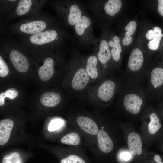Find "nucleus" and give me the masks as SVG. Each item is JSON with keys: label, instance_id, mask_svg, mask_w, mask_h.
Returning a JSON list of instances; mask_svg holds the SVG:
<instances>
[{"label": "nucleus", "instance_id": "bb28decb", "mask_svg": "<svg viewBox=\"0 0 163 163\" xmlns=\"http://www.w3.org/2000/svg\"><path fill=\"white\" fill-rule=\"evenodd\" d=\"M9 72L8 66L1 55L0 56V77L4 78L7 76Z\"/></svg>", "mask_w": 163, "mask_h": 163}, {"label": "nucleus", "instance_id": "1a4fd4ad", "mask_svg": "<svg viewBox=\"0 0 163 163\" xmlns=\"http://www.w3.org/2000/svg\"><path fill=\"white\" fill-rule=\"evenodd\" d=\"M111 49L108 41L101 34L94 45L93 53L97 58L105 76L113 74L109 63L112 60Z\"/></svg>", "mask_w": 163, "mask_h": 163}, {"label": "nucleus", "instance_id": "6ab92c4d", "mask_svg": "<svg viewBox=\"0 0 163 163\" xmlns=\"http://www.w3.org/2000/svg\"><path fill=\"white\" fill-rule=\"evenodd\" d=\"M97 137L100 150L105 153L110 152L113 148V143L107 133L103 130H100L97 133Z\"/></svg>", "mask_w": 163, "mask_h": 163}, {"label": "nucleus", "instance_id": "e433bc0d", "mask_svg": "<svg viewBox=\"0 0 163 163\" xmlns=\"http://www.w3.org/2000/svg\"><path fill=\"white\" fill-rule=\"evenodd\" d=\"M162 107H161V114H162V116L163 117V102H162Z\"/></svg>", "mask_w": 163, "mask_h": 163}, {"label": "nucleus", "instance_id": "5701e85b", "mask_svg": "<svg viewBox=\"0 0 163 163\" xmlns=\"http://www.w3.org/2000/svg\"><path fill=\"white\" fill-rule=\"evenodd\" d=\"M19 94L18 90L14 88H10L7 89L5 91L0 93V106H3L5 103V100L8 99L14 100L18 97Z\"/></svg>", "mask_w": 163, "mask_h": 163}, {"label": "nucleus", "instance_id": "7c9ffc66", "mask_svg": "<svg viewBox=\"0 0 163 163\" xmlns=\"http://www.w3.org/2000/svg\"><path fill=\"white\" fill-rule=\"evenodd\" d=\"M118 157L119 160L121 161H127L130 160L132 157V155L130 152L123 151L119 152Z\"/></svg>", "mask_w": 163, "mask_h": 163}, {"label": "nucleus", "instance_id": "9b49d317", "mask_svg": "<svg viewBox=\"0 0 163 163\" xmlns=\"http://www.w3.org/2000/svg\"><path fill=\"white\" fill-rule=\"evenodd\" d=\"M82 57L92 84L99 82L106 76L97 58L93 53L82 55Z\"/></svg>", "mask_w": 163, "mask_h": 163}, {"label": "nucleus", "instance_id": "a878e982", "mask_svg": "<svg viewBox=\"0 0 163 163\" xmlns=\"http://www.w3.org/2000/svg\"><path fill=\"white\" fill-rule=\"evenodd\" d=\"M2 163H23L20 154L17 152H13L4 156Z\"/></svg>", "mask_w": 163, "mask_h": 163}, {"label": "nucleus", "instance_id": "9d476101", "mask_svg": "<svg viewBox=\"0 0 163 163\" xmlns=\"http://www.w3.org/2000/svg\"><path fill=\"white\" fill-rule=\"evenodd\" d=\"M122 3L120 0H108L104 3L100 0H90L87 6L96 18L104 12L111 17H114L120 11Z\"/></svg>", "mask_w": 163, "mask_h": 163}, {"label": "nucleus", "instance_id": "423d86ee", "mask_svg": "<svg viewBox=\"0 0 163 163\" xmlns=\"http://www.w3.org/2000/svg\"><path fill=\"white\" fill-rule=\"evenodd\" d=\"M74 35L77 45L87 47L94 45L97 40L94 36L91 18L85 13L76 23L73 28Z\"/></svg>", "mask_w": 163, "mask_h": 163}, {"label": "nucleus", "instance_id": "c85d7f7f", "mask_svg": "<svg viewBox=\"0 0 163 163\" xmlns=\"http://www.w3.org/2000/svg\"><path fill=\"white\" fill-rule=\"evenodd\" d=\"M60 163H85L79 157L72 155L61 160Z\"/></svg>", "mask_w": 163, "mask_h": 163}, {"label": "nucleus", "instance_id": "2f4dec72", "mask_svg": "<svg viewBox=\"0 0 163 163\" xmlns=\"http://www.w3.org/2000/svg\"><path fill=\"white\" fill-rule=\"evenodd\" d=\"M125 37L122 40V43L125 46H128L132 43L133 39L130 35L126 33L125 34Z\"/></svg>", "mask_w": 163, "mask_h": 163}, {"label": "nucleus", "instance_id": "20e7f679", "mask_svg": "<svg viewBox=\"0 0 163 163\" xmlns=\"http://www.w3.org/2000/svg\"><path fill=\"white\" fill-rule=\"evenodd\" d=\"M67 64H64V57L60 52L53 53L47 56L37 70L40 81L56 84L59 80H62Z\"/></svg>", "mask_w": 163, "mask_h": 163}, {"label": "nucleus", "instance_id": "a211bd4d", "mask_svg": "<svg viewBox=\"0 0 163 163\" xmlns=\"http://www.w3.org/2000/svg\"><path fill=\"white\" fill-rule=\"evenodd\" d=\"M128 145L130 152L132 155H140L142 153V145L139 135L135 132H132L127 139Z\"/></svg>", "mask_w": 163, "mask_h": 163}, {"label": "nucleus", "instance_id": "f257e3e1", "mask_svg": "<svg viewBox=\"0 0 163 163\" xmlns=\"http://www.w3.org/2000/svg\"><path fill=\"white\" fill-rule=\"evenodd\" d=\"M82 54L75 49L72 51L62 80L63 88L71 96L84 99L92 85L83 61Z\"/></svg>", "mask_w": 163, "mask_h": 163}, {"label": "nucleus", "instance_id": "4c0bfd02", "mask_svg": "<svg viewBox=\"0 0 163 163\" xmlns=\"http://www.w3.org/2000/svg\"></svg>", "mask_w": 163, "mask_h": 163}, {"label": "nucleus", "instance_id": "4be33fe9", "mask_svg": "<svg viewBox=\"0 0 163 163\" xmlns=\"http://www.w3.org/2000/svg\"><path fill=\"white\" fill-rule=\"evenodd\" d=\"M155 34V37L149 43V48L153 50H157L159 47L161 41L163 37V34L161 28L158 26L154 27L153 29Z\"/></svg>", "mask_w": 163, "mask_h": 163}, {"label": "nucleus", "instance_id": "dca6fc26", "mask_svg": "<svg viewBox=\"0 0 163 163\" xmlns=\"http://www.w3.org/2000/svg\"><path fill=\"white\" fill-rule=\"evenodd\" d=\"M76 121L79 126L85 132L92 135L97 134L99 131L97 125L90 118L80 116L77 118Z\"/></svg>", "mask_w": 163, "mask_h": 163}, {"label": "nucleus", "instance_id": "2eb2a0df", "mask_svg": "<svg viewBox=\"0 0 163 163\" xmlns=\"http://www.w3.org/2000/svg\"><path fill=\"white\" fill-rule=\"evenodd\" d=\"M47 26L46 23L44 21L34 20L21 24L19 30L22 32L33 35L42 32Z\"/></svg>", "mask_w": 163, "mask_h": 163}, {"label": "nucleus", "instance_id": "f3484780", "mask_svg": "<svg viewBox=\"0 0 163 163\" xmlns=\"http://www.w3.org/2000/svg\"><path fill=\"white\" fill-rule=\"evenodd\" d=\"M14 126L13 121L9 119L2 120L0 122V145L5 144L10 137Z\"/></svg>", "mask_w": 163, "mask_h": 163}, {"label": "nucleus", "instance_id": "72a5a7b5", "mask_svg": "<svg viewBox=\"0 0 163 163\" xmlns=\"http://www.w3.org/2000/svg\"><path fill=\"white\" fill-rule=\"evenodd\" d=\"M146 38L149 40H152L155 37V34L153 30H149L146 34Z\"/></svg>", "mask_w": 163, "mask_h": 163}, {"label": "nucleus", "instance_id": "6e6552de", "mask_svg": "<svg viewBox=\"0 0 163 163\" xmlns=\"http://www.w3.org/2000/svg\"><path fill=\"white\" fill-rule=\"evenodd\" d=\"M145 75L148 79L147 91L150 97L160 99L163 91V56L158 65Z\"/></svg>", "mask_w": 163, "mask_h": 163}, {"label": "nucleus", "instance_id": "ddd939ff", "mask_svg": "<svg viewBox=\"0 0 163 163\" xmlns=\"http://www.w3.org/2000/svg\"><path fill=\"white\" fill-rule=\"evenodd\" d=\"M64 98V96L61 91L57 90H55L43 93L39 99L43 105L52 107L59 104Z\"/></svg>", "mask_w": 163, "mask_h": 163}, {"label": "nucleus", "instance_id": "f03ea898", "mask_svg": "<svg viewBox=\"0 0 163 163\" xmlns=\"http://www.w3.org/2000/svg\"><path fill=\"white\" fill-rule=\"evenodd\" d=\"M121 84L119 78L113 74L107 75L90 86L84 99L97 104L110 102L117 94Z\"/></svg>", "mask_w": 163, "mask_h": 163}, {"label": "nucleus", "instance_id": "c756f323", "mask_svg": "<svg viewBox=\"0 0 163 163\" xmlns=\"http://www.w3.org/2000/svg\"><path fill=\"white\" fill-rule=\"evenodd\" d=\"M136 27L137 24L135 21H130L125 27L126 33L130 36L133 35L136 30Z\"/></svg>", "mask_w": 163, "mask_h": 163}, {"label": "nucleus", "instance_id": "cd10ccee", "mask_svg": "<svg viewBox=\"0 0 163 163\" xmlns=\"http://www.w3.org/2000/svg\"><path fill=\"white\" fill-rule=\"evenodd\" d=\"M63 122L60 119H56L52 120L48 126V130L51 132L60 129L63 125Z\"/></svg>", "mask_w": 163, "mask_h": 163}, {"label": "nucleus", "instance_id": "7ed1b4c3", "mask_svg": "<svg viewBox=\"0 0 163 163\" xmlns=\"http://www.w3.org/2000/svg\"><path fill=\"white\" fill-rule=\"evenodd\" d=\"M138 82L137 80H130L126 84H122L117 94L119 99H122L126 111L133 115L139 112L146 99L145 96L149 94H145L148 93L147 91L141 87Z\"/></svg>", "mask_w": 163, "mask_h": 163}, {"label": "nucleus", "instance_id": "f704fd0d", "mask_svg": "<svg viewBox=\"0 0 163 163\" xmlns=\"http://www.w3.org/2000/svg\"><path fill=\"white\" fill-rule=\"evenodd\" d=\"M154 160L155 163H163V160L161 157L158 154H156L154 157Z\"/></svg>", "mask_w": 163, "mask_h": 163}, {"label": "nucleus", "instance_id": "4468645a", "mask_svg": "<svg viewBox=\"0 0 163 163\" xmlns=\"http://www.w3.org/2000/svg\"><path fill=\"white\" fill-rule=\"evenodd\" d=\"M144 61L143 53L139 48L133 49L129 56L128 66L130 72H132V77L136 76V73L141 69Z\"/></svg>", "mask_w": 163, "mask_h": 163}, {"label": "nucleus", "instance_id": "39448f33", "mask_svg": "<svg viewBox=\"0 0 163 163\" xmlns=\"http://www.w3.org/2000/svg\"><path fill=\"white\" fill-rule=\"evenodd\" d=\"M55 7L64 24L72 28L86 12L84 6L76 0L57 2L55 3Z\"/></svg>", "mask_w": 163, "mask_h": 163}, {"label": "nucleus", "instance_id": "aec40b11", "mask_svg": "<svg viewBox=\"0 0 163 163\" xmlns=\"http://www.w3.org/2000/svg\"><path fill=\"white\" fill-rule=\"evenodd\" d=\"M119 37L116 35L113 37L112 40L108 41L109 45L111 47L112 60L115 62H118L120 59L122 49Z\"/></svg>", "mask_w": 163, "mask_h": 163}, {"label": "nucleus", "instance_id": "f8f14e48", "mask_svg": "<svg viewBox=\"0 0 163 163\" xmlns=\"http://www.w3.org/2000/svg\"><path fill=\"white\" fill-rule=\"evenodd\" d=\"M11 62L16 71L21 73L27 72L30 68V64L27 57L19 50L14 49L9 54Z\"/></svg>", "mask_w": 163, "mask_h": 163}, {"label": "nucleus", "instance_id": "c9c22d12", "mask_svg": "<svg viewBox=\"0 0 163 163\" xmlns=\"http://www.w3.org/2000/svg\"><path fill=\"white\" fill-rule=\"evenodd\" d=\"M160 99H161V100L162 101V102H163V91Z\"/></svg>", "mask_w": 163, "mask_h": 163}, {"label": "nucleus", "instance_id": "412c9836", "mask_svg": "<svg viewBox=\"0 0 163 163\" xmlns=\"http://www.w3.org/2000/svg\"><path fill=\"white\" fill-rule=\"evenodd\" d=\"M149 117L150 121L148 125V131L150 134H155L160 130L162 125L157 113H152Z\"/></svg>", "mask_w": 163, "mask_h": 163}, {"label": "nucleus", "instance_id": "b1692460", "mask_svg": "<svg viewBox=\"0 0 163 163\" xmlns=\"http://www.w3.org/2000/svg\"><path fill=\"white\" fill-rule=\"evenodd\" d=\"M31 0H21L18 2L16 10L17 14L19 16H23L30 11L33 2Z\"/></svg>", "mask_w": 163, "mask_h": 163}, {"label": "nucleus", "instance_id": "473e14b6", "mask_svg": "<svg viewBox=\"0 0 163 163\" xmlns=\"http://www.w3.org/2000/svg\"><path fill=\"white\" fill-rule=\"evenodd\" d=\"M158 10L160 15L163 17V0H158Z\"/></svg>", "mask_w": 163, "mask_h": 163}, {"label": "nucleus", "instance_id": "393cba45", "mask_svg": "<svg viewBox=\"0 0 163 163\" xmlns=\"http://www.w3.org/2000/svg\"><path fill=\"white\" fill-rule=\"evenodd\" d=\"M80 141V138L79 135L75 132L69 133L64 136L61 139L62 143L73 145H79Z\"/></svg>", "mask_w": 163, "mask_h": 163}, {"label": "nucleus", "instance_id": "0eeeda50", "mask_svg": "<svg viewBox=\"0 0 163 163\" xmlns=\"http://www.w3.org/2000/svg\"><path fill=\"white\" fill-rule=\"evenodd\" d=\"M67 36L63 30L57 27L32 35L30 37V41L31 43L38 45L52 43L58 48Z\"/></svg>", "mask_w": 163, "mask_h": 163}]
</instances>
